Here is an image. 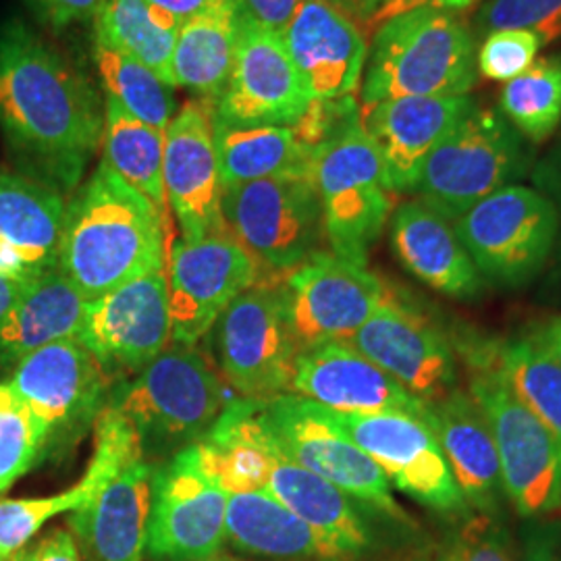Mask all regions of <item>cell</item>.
I'll return each mask as SVG.
<instances>
[{
  "mask_svg": "<svg viewBox=\"0 0 561 561\" xmlns=\"http://www.w3.org/2000/svg\"><path fill=\"white\" fill-rule=\"evenodd\" d=\"M0 131L21 175L62 196L78 187L104 136L88 76L20 20L0 21Z\"/></svg>",
  "mask_w": 561,
  "mask_h": 561,
  "instance_id": "1",
  "label": "cell"
},
{
  "mask_svg": "<svg viewBox=\"0 0 561 561\" xmlns=\"http://www.w3.org/2000/svg\"><path fill=\"white\" fill-rule=\"evenodd\" d=\"M173 240L161 215L102 159L67 204L59 268L85 301L164 268Z\"/></svg>",
  "mask_w": 561,
  "mask_h": 561,
  "instance_id": "2",
  "label": "cell"
},
{
  "mask_svg": "<svg viewBox=\"0 0 561 561\" xmlns=\"http://www.w3.org/2000/svg\"><path fill=\"white\" fill-rule=\"evenodd\" d=\"M479 44L460 13L424 4L382 21L368 46L362 106L408 96H466Z\"/></svg>",
  "mask_w": 561,
  "mask_h": 561,
  "instance_id": "3",
  "label": "cell"
},
{
  "mask_svg": "<svg viewBox=\"0 0 561 561\" xmlns=\"http://www.w3.org/2000/svg\"><path fill=\"white\" fill-rule=\"evenodd\" d=\"M227 403L221 377L201 352L169 343L138 375L111 382L104 405L134 426L144 460L161 463L201 443Z\"/></svg>",
  "mask_w": 561,
  "mask_h": 561,
  "instance_id": "4",
  "label": "cell"
},
{
  "mask_svg": "<svg viewBox=\"0 0 561 561\" xmlns=\"http://www.w3.org/2000/svg\"><path fill=\"white\" fill-rule=\"evenodd\" d=\"M470 398L497 447L502 486L522 516L549 514L561 505V442L516 396L491 352H474Z\"/></svg>",
  "mask_w": 561,
  "mask_h": 561,
  "instance_id": "5",
  "label": "cell"
},
{
  "mask_svg": "<svg viewBox=\"0 0 561 561\" xmlns=\"http://www.w3.org/2000/svg\"><path fill=\"white\" fill-rule=\"evenodd\" d=\"M524 162L522 136L512 123L502 111L474 102L431 152L414 192L454 222L518 178Z\"/></svg>",
  "mask_w": 561,
  "mask_h": 561,
  "instance_id": "6",
  "label": "cell"
},
{
  "mask_svg": "<svg viewBox=\"0 0 561 561\" xmlns=\"http://www.w3.org/2000/svg\"><path fill=\"white\" fill-rule=\"evenodd\" d=\"M225 229L256 261L261 277L280 279L319 252L324 236L312 178H271L222 190Z\"/></svg>",
  "mask_w": 561,
  "mask_h": 561,
  "instance_id": "7",
  "label": "cell"
},
{
  "mask_svg": "<svg viewBox=\"0 0 561 561\" xmlns=\"http://www.w3.org/2000/svg\"><path fill=\"white\" fill-rule=\"evenodd\" d=\"M324 238L335 256L366 266L393 208L381 157L360 125L322 144L312 161Z\"/></svg>",
  "mask_w": 561,
  "mask_h": 561,
  "instance_id": "8",
  "label": "cell"
},
{
  "mask_svg": "<svg viewBox=\"0 0 561 561\" xmlns=\"http://www.w3.org/2000/svg\"><path fill=\"white\" fill-rule=\"evenodd\" d=\"M256 414L280 454L335 484L345 495L408 522L381 466L352 442L331 410L296 393L256 400Z\"/></svg>",
  "mask_w": 561,
  "mask_h": 561,
  "instance_id": "9",
  "label": "cell"
},
{
  "mask_svg": "<svg viewBox=\"0 0 561 561\" xmlns=\"http://www.w3.org/2000/svg\"><path fill=\"white\" fill-rule=\"evenodd\" d=\"M451 225L479 273L516 287L533 279L549 259L560 213L539 190L505 185Z\"/></svg>",
  "mask_w": 561,
  "mask_h": 561,
  "instance_id": "10",
  "label": "cell"
},
{
  "mask_svg": "<svg viewBox=\"0 0 561 561\" xmlns=\"http://www.w3.org/2000/svg\"><path fill=\"white\" fill-rule=\"evenodd\" d=\"M391 287L366 266L317 252L280 277L285 324L296 354L324 343L350 341Z\"/></svg>",
  "mask_w": 561,
  "mask_h": 561,
  "instance_id": "11",
  "label": "cell"
},
{
  "mask_svg": "<svg viewBox=\"0 0 561 561\" xmlns=\"http://www.w3.org/2000/svg\"><path fill=\"white\" fill-rule=\"evenodd\" d=\"M208 335L225 381L241 398L291 393L298 354L285 324L280 279L261 277L225 308Z\"/></svg>",
  "mask_w": 561,
  "mask_h": 561,
  "instance_id": "12",
  "label": "cell"
},
{
  "mask_svg": "<svg viewBox=\"0 0 561 561\" xmlns=\"http://www.w3.org/2000/svg\"><path fill=\"white\" fill-rule=\"evenodd\" d=\"M227 503L202 470L196 445L154 463L146 553L154 561H208L227 541Z\"/></svg>",
  "mask_w": 561,
  "mask_h": 561,
  "instance_id": "13",
  "label": "cell"
},
{
  "mask_svg": "<svg viewBox=\"0 0 561 561\" xmlns=\"http://www.w3.org/2000/svg\"><path fill=\"white\" fill-rule=\"evenodd\" d=\"M76 340L108 381L138 375L171 343L167 266L88 301Z\"/></svg>",
  "mask_w": 561,
  "mask_h": 561,
  "instance_id": "14",
  "label": "cell"
},
{
  "mask_svg": "<svg viewBox=\"0 0 561 561\" xmlns=\"http://www.w3.org/2000/svg\"><path fill=\"white\" fill-rule=\"evenodd\" d=\"M7 385L41 428L44 449L83 433L106 403L111 381L76 337L48 343L15 366Z\"/></svg>",
  "mask_w": 561,
  "mask_h": 561,
  "instance_id": "15",
  "label": "cell"
},
{
  "mask_svg": "<svg viewBox=\"0 0 561 561\" xmlns=\"http://www.w3.org/2000/svg\"><path fill=\"white\" fill-rule=\"evenodd\" d=\"M259 280V264L229 233L173 241L167 254L171 341L196 345Z\"/></svg>",
  "mask_w": 561,
  "mask_h": 561,
  "instance_id": "16",
  "label": "cell"
},
{
  "mask_svg": "<svg viewBox=\"0 0 561 561\" xmlns=\"http://www.w3.org/2000/svg\"><path fill=\"white\" fill-rule=\"evenodd\" d=\"M341 431L381 466L401 493L443 514L466 512L468 503L428 422L405 412L337 414Z\"/></svg>",
  "mask_w": 561,
  "mask_h": 561,
  "instance_id": "17",
  "label": "cell"
},
{
  "mask_svg": "<svg viewBox=\"0 0 561 561\" xmlns=\"http://www.w3.org/2000/svg\"><path fill=\"white\" fill-rule=\"evenodd\" d=\"M401 387L431 405L456 387V360L447 340L393 289L350 341Z\"/></svg>",
  "mask_w": 561,
  "mask_h": 561,
  "instance_id": "18",
  "label": "cell"
},
{
  "mask_svg": "<svg viewBox=\"0 0 561 561\" xmlns=\"http://www.w3.org/2000/svg\"><path fill=\"white\" fill-rule=\"evenodd\" d=\"M310 104L283 36L240 18L231 76L213 104L225 125H294Z\"/></svg>",
  "mask_w": 561,
  "mask_h": 561,
  "instance_id": "19",
  "label": "cell"
},
{
  "mask_svg": "<svg viewBox=\"0 0 561 561\" xmlns=\"http://www.w3.org/2000/svg\"><path fill=\"white\" fill-rule=\"evenodd\" d=\"M162 180L181 240L227 233L222 221V180L213 138V104L185 102L164 131Z\"/></svg>",
  "mask_w": 561,
  "mask_h": 561,
  "instance_id": "20",
  "label": "cell"
},
{
  "mask_svg": "<svg viewBox=\"0 0 561 561\" xmlns=\"http://www.w3.org/2000/svg\"><path fill=\"white\" fill-rule=\"evenodd\" d=\"M472 104L468 94L360 104V127L381 157L393 194L416 190L424 162Z\"/></svg>",
  "mask_w": 561,
  "mask_h": 561,
  "instance_id": "21",
  "label": "cell"
},
{
  "mask_svg": "<svg viewBox=\"0 0 561 561\" xmlns=\"http://www.w3.org/2000/svg\"><path fill=\"white\" fill-rule=\"evenodd\" d=\"M291 393L337 414L405 412L426 421V405L345 341L304 352L294 364Z\"/></svg>",
  "mask_w": 561,
  "mask_h": 561,
  "instance_id": "22",
  "label": "cell"
},
{
  "mask_svg": "<svg viewBox=\"0 0 561 561\" xmlns=\"http://www.w3.org/2000/svg\"><path fill=\"white\" fill-rule=\"evenodd\" d=\"M310 101L354 96L368 59L366 32L322 0H304L283 34Z\"/></svg>",
  "mask_w": 561,
  "mask_h": 561,
  "instance_id": "23",
  "label": "cell"
},
{
  "mask_svg": "<svg viewBox=\"0 0 561 561\" xmlns=\"http://www.w3.org/2000/svg\"><path fill=\"white\" fill-rule=\"evenodd\" d=\"M154 463L140 460L102 484L73 512L71 526L96 561H141Z\"/></svg>",
  "mask_w": 561,
  "mask_h": 561,
  "instance_id": "24",
  "label": "cell"
},
{
  "mask_svg": "<svg viewBox=\"0 0 561 561\" xmlns=\"http://www.w3.org/2000/svg\"><path fill=\"white\" fill-rule=\"evenodd\" d=\"M391 245L414 277L443 296L468 300L481 291V273L454 225L424 202H403L393 210Z\"/></svg>",
  "mask_w": 561,
  "mask_h": 561,
  "instance_id": "25",
  "label": "cell"
},
{
  "mask_svg": "<svg viewBox=\"0 0 561 561\" xmlns=\"http://www.w3.org/2000/svg\"><path fill=\"white\" fill-rule=\"evenodd\" d=\"M264 491L329 542L341 561L358 558L368 547L370 533L350 497L335 484L283 456L273 439Z\"/></svg>",
  "mask_w": 561,
  "mask_h": 561,
  "instance_id": "26",
  "label": "cell"
},
{
  "mask_svg": "<svg viewBox=\"0 0 561 561\" xmlns=\"http://www.w3.org/2000/svg\"><path fill=\"white\" fill-rule=\"evenodd\" d=\"M426 422L442 445L445 460L466 503L493 507L502 491V466L481 408L460 389L426 405Z\"/></svg>",
  "mask_w": 561,
  "mask_h": 561,
  "instance_id": "27",
  "label": "cell"
},
{
  "mask_svg": "<svg viewBox=\"0 0 561 561\" xmlns=\"http://www.w3.org/2000/svg\"><path fill=\"white\" fill-rule=\"evenodd\" d=\"M88 301L59 266L30 280L0 322V375H11L32 352L78 337Z\"/></svg>",
  "mask_w": 561,
  "mask_h": 561,
  "instance_id": "28",
  "label": "cell"
},
{
  "mask_svg": "<svg viewBox=\"0 0 561 561\" xmlns=\"http://www.w3.org/2000/svg\"><path fill=\"white\" fill-rule=\"evenodd\" d=\"M67 202L57 190L0 171V245L18 252L34 275L59 266Z\"/></svg>",
  "mask_w": 561,
  "mask_h": 561,
  "instance_id": "29",
  "label": "cell"
},
{
  "mask_svg": "<svg viewBox=\"0 0 561 561\" xmlns=\"http://www.w3.org/2000/svg\"><path fill=\"white\" fill-rule=\"evenodd\" d=\"M222 187L271 180L312 178L314 150L291 125H225L213 119Z\"/></svg>",
  "mask_w": 561,
  "mask_h": 561,
  "instance_id": "30",
  "label": "cell"
},
{
  "mask_svg": "<svg viewBox=\"0 0 561 561\" xmlns=\"http://www.w3.org/2000/svg\"><path fill=\"white\" fill-rule=\"evenodd\" d=\"M227 539L268 558L341 561L329 542L266 491L229 495Z\"/></svg>",
  "mask_w": 561,
  "mask_h": 561,
  "instance_id": "31",
  "label": "cell"
},
{
  "mask_svg": "<svg viewBox=\"0 0 561 561\" xmlns=\"http://www.w3.org/2000/svg\"><path fill=\"white\" fill-rule=\"evenodd\" d=\"M240 38L236 2L202 13L181 25L171 59V83L215 104L233 69Z\"/></svg>",
  "mask_w": 561,
  "mask_h": 561,
  "instance_id": "32",
  "label": "cell"
},
{
  "mask_svg": "<svg viewBox=\"0 0 561 561\" xmlns=\"http://www.w3.org/2000/svg\"><path fill=\"white\" fill-rule=\"evenodd\" d=\"M102 141L104 161L121 180L127 181L144 198L150 201L169 231V202L162 180L164 131L131 117L121 104L106 96Z\"/></svg>",
  "mask_w": 561,
  "mask_h": 561,
  "instance_id": "33",
  "label": "cell"
},
{
  "mask_svg": "<svg viewBox=\"0 0 561 561\" xmlns=\"http://www.w3.org/2000/svg\"><path fill=\"white\" fill-rule=\"evenodd\" d=\"M181 25L148 0H106L94 20L96 42L146 65L169 83Z\"/></svg>",
  "mask_w": 561,
  "mask_h": 561,
  "instance_id": "34",
  "label": "cell"
},
{
  "mask_svg": "<svg viewBox=\"0 0 561 561\" xmlns=\"http://www.w3.org/2000/svg\"><path fill=\"white\" fill-rule=\"evenodd\" d=\"M94 62L108 99L121 104L131 117L167 131L169 123L178 115L175 85L101 42L94 44Z\"/></svg>",
  "mask_w": 561,
  "mask_h": 561,
  "instance_id": "35",
  "label": "cell"
},
{
  "mask_svg": "<svg viewBox=\"0 0 561 561\" xmlns=\"http://www.w3.org/2000/svg\"><path fill=\"white\" fill-rule=\"evenodd\" d=\"M491 358L505 381L561 442V364L533 337L493 345Z\"/></svg>",
  "mask_w": 561,
  "mask_h": 561,
  "instance_id": "36",
  "label": "cell"
},
{
  "mask_svg": "<svg viewBox=\"0 0 561 561\" xmlns=\"http://www.w3.org/2000/svg\"><path fill=\"white\" fill-rule=\"evenodd\" d=\"M502 115L522 138L545 141L561 123V59H537L502 90Z\"/></svg>",
  "mask_w": 561,
  "mask_h": 561,
  "instance_id": "37",
  "label": "cell"
},
{
  "mask_svg": "<svg viewBox=\"0 0 561 561\" xmlns=\"http://www.w3.org/2000/svg\"><path fill=\"white\" fill-rule=\"evenodd\" d=\"M99 486L90 479H81L69 491L48 497L30 500H0V561H9L32 541L42 526L60 514H73L92 500Z\"/></svg>",
  "mask_w": 561,
  "mask_h": 561,
  "instance_id": "38",
  "label": "cell"
},
{
  "mask_svg": "<svg viewBox=\"0 0 561 561\" xmlns=\"http://www.w3.org/2000/svg\"><path fill=\"white\" fill-rule=\"evenodd\" d=\"M41 451H44L41 428L7 381L0 382V495L34 466Z\"/></svg>",
  "mask_w": 561,
  "mask_h": 561,
  "instance_id": "39",
  "label": "cell"
},
{
  "mask_svg": "<svg viewBox=\"0 0 561 561\" xmlns=\"http://www.w3.org/2000/svg\"><path fill=\"white\" fill-rule=\"evenodd\" d=\"M477 27L482 36L522 30L535 34L542 44L560 41L561 0H484Z\"/></svg>",
  "mask_w": 561,
  "mask_h": 561,
  "instance_id": "40",
  "label": "cell"
},
{
  "mask_svg": "<svg viewBox=\"0 0 561 561\" xmlns=\"http://www.w3.org/2000/svg\"><path fill=\"white\" fill-rule=\"evenodd\" d=\"M542 42L522 30H500L486 34L479 48V73L491 81L518 78L535 60Z\"/></svg>",
  "mask_w": 561,
  "mask_h": 561,
  "instance_id": "41",
  "label": "cell"
},
{
  "mask_svg": "<svg viewBox=\"0 0 561 561\" xmlns=\"http://www.w3.org/2000/svg\"><path fill=\"white\" fill-rule=\"evenodd\" d=\"M442 561H514L484 520L468 522L447 545Z\"/></svg>",
  "mask_w": 561,
  "mask_h": 561,
  "instance_id": "42",
  "label": "cell"
},
{
  "mask_svg": "<svg viewBox=\"0 0 561 561\" xmlns=\"http://www.w3.org/2000/svg\"><path fill=\"white\" fill-rule=\"evenodd\" d=\"M36 18L50 30L62 32L71 25L99 18L106 0H25Z\"/></svg>",
  "mask_w": 561,
  "mask_h": 561,
  "instance_id": "43",
  "label": "cell"
},
{
  "mask_svg": "<svg viewBox=\"0 0 561 561\" xmlns=\"http://www.w3.org/2000/svg\"><path fill=\"white\" fill-rule=\"evenodd\" d=\"M301 4L304 0H236L241 20L250 21L277 36L285 34Z\"/></svg>",
  "mask_w": 561,
  "mask_h": 561,
  "instance_id": "44",
  "label": "cell"
},
{
  "mask_svg": "<svg viewBox=\"0 0 561 561\" xmlns=\"http://www.w3.org/2000/svg\"><path fill=\"white\" fill-rule=\"evenodd\" d=\"M32 561H81L78 542L67 530H53L32 549Z\"/></svg>",
  "mask_w": 561,
  "mask_h": 561,
  "instance_id": "45",
  "label": "cell"
},
{
  "mask_svg": "<svg viewBox=\"0 0 561 561\" xmlns=\"http://www.w3.org/2000/svg\"><path fill=\"white\" fill-rule=\"evenodd\" d=\"M150 4L159 7L164 13H169L171 18L185 23V21L194 20L202 13H208L213 9H219L225 4H231L236 0H148Z\"/></svg>",
  "mask_w": 561,
  "mask_h": 561,
  "instance_id": "46",
  "label": "cell"
},
{
  "mask_svg": "<svg viewBox=\"0 0 561 561\" xmlns=\"http://www.w3.org/2000/svg\"><path fill=\"white\" fill-rule=\"evenodd\" d=\"M322 2L335 7L343 15L356 21L366 34L373 32L375 20L382 7V0H322Z\"/></svg>",
  "mask_w": 561,
  "mask_h": 561,
  "instance_id": "47",
  "label": "cell"
},
{
  "mask_svg": "<svg viewBox=\"0 0 561 561\" xmlns=\"http://www.w3.org/2000/svg\"><path fill=\"white\" fill-rule=\"evenodd\" d=\"M533 340L537 341V345L545 350L553 360L561 364V317L545 322L539 329V333L533 335Z\"/></svg>",
  "mask_w": 561,
  "mask_h": 561,
  "instance_id": "48",
  "label": "cell"
},
{
  "mask_svg": "<svg viewBox=\"0 0 561 561\" xmlns=\"http://www.w3.org/2000/svg\"><path fill=\"white\" fill-rule=\"evenodd\" d=\"M27 283L30 280L13 279V277L0 273V322L4 321V317L11 312L15 301L20 300Z\"/></svg>",
  "mask_w": 561,
  "mask_h": 561,
  "instance_id": "49",
  "label": "cell"
},
{
  "mask_svg": "<svg viewBox=\"0 0 561 561\" xmlns=\"http://www.w3.org/2000/svg\"><path fill=\"white\" fill-rule=\"evenodd\" d=\"M431 2H433V0H382L381 11H379V15H377V20H375L373 32L381 25L382 21L391 20V18H396V15L408 13V11H412V9H419V7L431 4Z\"/></svg>",
  "mask_w": 561,
  "mask_h": 561,
  "instance_id": "50",
  "label": "cell"
},
{
  "mask_svg": "<svg viewBox=\"0 0 561 561\" xmlns=\"http://www.w3.org/2000/svg\"><path fill=\"white\" fill-rule=\"evenodd\" d=\"M477 2H481V0H433L431 4H433V7H439V9H445V11L461 13V11L470 9V7H474Z\"/></svg>",
  "mask_w": 561,
  "mask_h": 561,
  "instance_id": "51",
  "label": "cell"
},
{
  "mask_svg": "<svg viewBox=\"0 0 561 561\" xmlns=\"http://www.w3.org/2000/svg\"><path fill=\"white\" fill-rule=\"evenodd\" d=\"M9 561H32V549H21L20 553H15Z\"/></svg>",
  "mask_w": 561,
  "mask_h": 561,
  "instance_id": "52",
  "label": "cell"
},
{
  "mask_svg": "<svg viewBox=\"0 0 561 561\" xmlns=\"http://www.w3.org/2000/svg\"><path fill=\"white\" fill-rule=\"evenodd\" d=\"M208 561H210V560H208ZM219 561H231V560H219Z\"/></svg>",
  "mask_w": 561,
  "mask_h": 561,
  "instance_id": "53",
  "label": "cell"
}]
</instances>
